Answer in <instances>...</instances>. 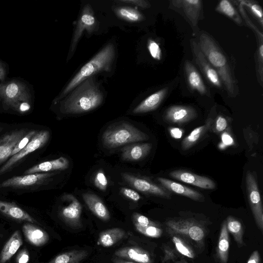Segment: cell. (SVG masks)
<instances>
[{
  "label": "cell",
  "instance_id": "7",
  "mask_svg": "<svg viewBox=\"0 0 263 263\" xmlns=\"http://www.w3.org/2000/svg\"><path fill=\"white\" fill-rule=\"evenodd\" d=\"M50 136L49 131L42 130L36 132L27 145L18 153L12 156L0 168V175L5 174L24 157L42 147L48 141Z\"/></svg>",
  "mask_w": 263,
  "mask_h": 263
},
{
  "label": "cell",
  "instance_id": "52",
  "mask_svg": "<svg viewBox=\"0 0 263 263\" xmlns=\"http://www.w3.org/2000/svg\"><path fill=\"white\" fill-rule=\"evenodd\" d=\"M30 108V106L28 103L26 102H23L20 105L19 109L21 111L25 112L28 110Z\"/></svg>",
  "mask_w": 263,
  "mask_h": 263
},
{
  "label": "cell",
  "instance_id": "23",
  "mask_svg": "<svg viewBox=\"0 0 263 263\" xmlns=\"http://www.w3.org/2000/svg\"><path fill=\"white\" fill-rule=\"evenodd\" d=\"M22 230L26 239L34 246H43L49 240L48 234L44 230L32 223H25L23 226Z\"/></svg>",
  "mask_w": 263,
  "mask_h": 263
},
{
  "label": "cell",
  "instance_id": "49",
  "mask_svg": "<svg viewBox=\"0 0 263 263\" xmlns=\"http://www.w3.org/2000/svg\"><path fill=\"white\" fill-rule=\"evenodd\" d=\"M260 255L257 251H254L251 255L247 263H259Z\"/></svg>",
  "mask_w": 263,
  "mask_h": 263
},
{
  "label": "cell",
  "instance_id": "42",
  "mask_svg": "<svg viewBox=\"0 0 263 263\" xmlns=\"http://www.w3.org/2000/svg\"><path fill=\"white\" fill-rule=\"evenodd\" d=\"M120 191L123 195L134 201H138L141 199V196L138 192L132 189L123 187Z\"/></svg>",
  "mask_w": 263,
  "mask_h": 263
},
{
  "label": "cell",
  "instance_id": "40",
  "mask_svg": "<svg viewBox=\"0 0 263 263\" xmlns=\"http://www.w3.org/2000/svg\"><path fill=\"white\" fill-rule=\"evenodd\" d=\"M148 50L151 56L155 59L160 60L161 50L158 44L153 40H149L147 44Z\"/></svg>",
  "mask_w": 263,
  "mask_h": 263
},
{
  "label": "cell",
  "instance_id": "21",
  "mask_svg": "<svg viewBox=\"0 0 263 263\" xmlns=\"http://www.w3.org/2000/svg\"><path fill=\"white\" fill-rule=\"evenodd\" d=\"M69 165V160L65 157H61L56 159L44 161L35 165L25 171L24 174L26 175L63 170L68 168Z\"/></svg>",
  "mask_w": 263,
  "mask_h": 263
},
{
  "label": "cell",
  "instance_id": "5",
  "mask_svg": "<svg viewBox=\"0 0 263 263\" xmlns=\"http://www.w3.org/2000/svg\"><path fill=\"white\" fill-rule=\"evenodd\" d=\"M166 229L170 234L184 235L198 243L202 242L205 235L201 226L191 219L168 220Z\"/></svg>",
  "mask_w": 263,
  "mask_h": 263
},
{
  "label": "cell",
  "instance_id": "31",
  "mask_svg": "<svg viewBox=\"0 0 263 263\" xmlns=\"http://www.w3.org/2000/svg\"><path fill=\"white\" fill-rule=\"evenodd\" d=\"M226 221L228 231L233 236L238 246H242L243 230L240 222L231 216H228Z\"/></svg>",
  "mask_w": 263,
  "mask_h": 263
},
{
  "label": "cell",
  "instance_id": "39",
  "mask_svg": "<svg viewBox=\"0 0 263 263\" xmlns=\"http://www.w3.org/2000/svg\"><path fill=\"white\" fill-rule=\"evenodd\" d=\"M132 219L135 226H138L141 227H145L149 225L156 224V223L151 221L146 216L138 213H133Z\"/></svg>",
  "mask_w": 263,
  "mask_h": 263
},
{
  "label": "cell",
  "instance_id": "16",
  "mask_svg": "<svg viewBox=\"0 0 263 263\" xmlns=\"http://www.w3.org/2000/svg\"><path fill=\"white\" fill-rule=\"evenodd\" d=\"M157 180L167 191L186 197L195 201L202 202L204 200V197L202 194L192 189L165 178L159 177Z\"/></svg>",
  "mask_w": 263,
  "mask_h": 263
},
{
  "label": "cell",
  "instance_id": "33",
  "mask_svg": "<svg viewBox=\"0 0 263 263\" xmlns=\"http://www.w3.org/2000/svg\"><path fill=\"white\" fill-rule=\"evenodd\" d=\"M216 10L231 18L237 24L240 25L242 20L237 11L230 1L222 0L218 4Z\"/></svg>",
  "mask_w": 263,
  "mask_h": 263
},
{
  "label": "cell",
  "instance_id": "27",
  "mask_svg": "<svg viewBox=\"0 0 263 263\" xmlns=\"http://www.w3.org/2000/svg\"><path fill=\"white\" fill-rule=\"evenodd\" d=\"M126 235L125 231L121 228L107 229L100 233L97 244L103 247H110L125 238Z\"/></svg>",
  "mask_w": 263,
  "mask_h": 263
},
{
  "label": "cell",
  "instance_id": "17",
  "mask_svg": "<svg viewBox=\"0 0 263 263\" xmlns=\"http://www.w3.org/2000/svg\"><path fill=\"white\" fill-rule=\"evenodd\" d=\"M0 212L16 220L37 223L33 217L14 202L0 200Z\"/></svg>",
  "mask_w": 263,
  "mask_h": 263
},
{
  "label": "cell",
  "instance_id": "46",
  "mask_svg": "<svg viewBox=\"0 0 263 263\" xmlns=\"http://www.w3.org/2000/svg\"><path fill=\"white\" fill-rule=\"evenodd\" d=\"M29 261V254L26 249L22 250L16 257L17 263H28Z\"/></svg>",
  "mask_w": 263,
  "mask_h": 263
},
{
  "label": "cell",
  "instance_id": "6",
  "mask_svg": "<svg viewBox=\"0 0 263 263\" xmlns=\"http://www.w3.org/2000/svg\"><path fill=\"white\" fill-rule=\"evenodd\" d=\"M246 190L249 204L258 228L263 230V208L260 192L254 175L248 172L246 174Z\"/></svg>",
  "mask_w": 263,
  "mask_h": 263
},
{
  "label": "cell",
  "instance_id": "37",
  "mask_svg": "<svg viewBox=\"0 0 263 263\" xmlns=\"http://www.w3.org/2000/svg\"><path fill=\"white\" fill-rule=\"evenodd\" d=\"M36 131L35 130H32L28 132L21 139V140L17 143L14 149H13L12 153L11 154L10 157L20 152L23 148H24L27 144L30 142L32 138L35 134Z\"/></svg>",
  "mask_w": 263,
  "mask_h": 263
},
{
  "label": "cell",
  "instance_id": "44",
  "mask_svg": "<svg viewBox=\"0 0 263 263\" xmlns=\"http://www.w3.org/2000/svg\"><path fill=\"white\" fill-rule=\"evenodd\" d=\"M18 91V86L16 83H12L7 86L5 90V93L8 98L12 99L16 96Z\"/></svg>",
  "mask_w": 263,
  "mask_h": 263
},
{
  "label": "cell",
  "instance_id": "2",
  "mask_svg": "<svg viewBox=\"0 0 263 263\" xmlns=\"http://www.w3.org/2000/svg\"><path fill=\"white\" fill-rule=\"evenodd\" d=\"M197 43L207 60L217 72L228 94L234 97L235 81L224 54L213 38L206 33L200 34Z\"/></svg>",
  "mask_w": 263,
  "mask_h": 263
},
{
  "label": "cell",
  "instance_id": "51",
  "mask_svg": "<svg viewBox=\"0 0 263 263\" xmlns=\"http://www.w3.org/2000/svg\"><path fill=\"white\" fill-rule=\"evenodd\" d=\"M222 140L226 145H231L233 143V139L228 134H223L222 137Z\"/></svg>",
  "mask_w": 263,
  "mask_h": 263
},
{
  "label": "cell",
  "instance_id": "38",
  "mask_svg": "<svg viewBox=\"0 0 263 263\" xmlns=\"http://www.w3.org/2000/svg\"><path fill=\"white\" fill-rule=\"evenodd\" d=\"M94 184L99 190L105 191L108 185L107 178L102 170H99L95 175Z\"/></svg>",
  "mask_w": 263,
  "mask_h": 263
},
{
  "label": "cell",
  "instance_id": "41",
  "mask_svg": "<svg viewBox=\"0 0 263 263\" xmlns=\"http://www.w3.org/2000/svg\"><path fill=\"white\" fill-rule=\"evenodd\" d=\"M164 252V257L162 259V262L164 263L169 260H174L177 257V254L175 251L171 248L169 246L164 245L163 247Z\"/></svg>",
  "mask_w": 263,
  "mask_h": 263
},
{
  "label": "cell",
  "instance_id": "32",
  "mask_svg": "<svg viewBox=\"0 0 263 263\" xmlns=\"http://www.w3.org/2000/svg\"><path fill=\"white\" fill-rule=\"evenodd\" d=\"M114 12L119 17L130 22H140L144 18L140 11L130 7H118L114 9Z\"/></svg>",
  "mask_w": 263,
  "mask_h": 263
},
{
  "label": "cell",
  "instance_id": "10",
  "mask_svg": "<svg viewBox=\"0 0 263 263\" xmlns=\"http://www.w3.org/2000/svg\"><path fill=\"white\" fill-rule=\"evenodd\" d=\"M68 204L63 206L59 212L60 216L69 227L77 229L82 227L81 221L82 205L73 196L67 195L64 196Z\"/></svg>",
  "mask_w": 263,
  "mask_h": 263
},
{
  "label": "cell",
  "instance_id": "18",
  "mask_svg": "<svg viewBox=\"0 0 263 263\" xmlns=\"http://www.w3.org/2000/svg\"><path fill=\"white\" fill-rule=\"evenodd\" d=\"M173 5L182 9L185 15L193 26L197 25L202 7L200 0H176L172 1Z\"/></svg>",
  "mask_w": 263,
  "mask_h": 263
},
{
  "label": "cell",
  "instance_id": "9",
  "mask_svg": "<svg viewBox=\"0 0 263 263\" xmlns=\"http://www.w3.org/2000/svg\"><path fill=\"white\" fill-rule=\"evenodd\" d=\"M190 45L194 60L207 80L215 87L221 88L222 83L217 72L207 60L197 42L194 39H191Z\"/></svg>",
  "mask_w": 263,
  "mask_h": 263
},
{
  "label": "cell",
  "instance_id": "47",
  "mask_svg": "<svg viewBox=\"0 0 263 263\" xmlns=\"http://www.w3.org/2000/svg\"><path fill=\"white\" fill-rule=\"evenodd\" d=\"M258 59L259 63V74L261 81H262V61H263V44L261 43L258 50Z\"/></svg>",
  "mask_w": 263,
  "mask_h": 263
},
{
  "label": "cell",
  "instance_id": "28",
  "mask_svg": "<svg viewBox=\"0 0 263 263\" xmlns=\"http://www.w3.org/2000/svg\"><path fill=\"white\" fill-rule=\"evenodd\" d=\"M229 235L226 221L222 223L218 239L216 255L220 263H227L229 250Z\"/></svg>",
  "mask_w": 263,
  "mask_h": 263
},
{
  "label": "cell",
  "instance_id": "55",
  "mask_svg": "<svg viewBox=\"0 0 263 263\" xmlns=\"http://www.w3.org/2000/svg\"><path fill=\"white\" fill-rule=\"evenodd\" d=\"M3 130V127L0 126V132Z\"/></svg>",
  "mask_w": 263,
  "mask_h": 263
},
{
  "label": "cell",
  "instance_id": "3",
  "mask_svg": "<svg viewBox=\"0 0 263 263\" xmlns=\"http://www.w3.org/2000/svg\"><path fill=\"white\" fill-rule=\"evenodd\" d=\"M115 53L114 45L111 43L107 44L76 74L64 89L59 99L66 96L81 82L93 74L109 71L115 60Z\"/></svg>",
  "mask_w": 263,
  "mask_h": 263
},
{
  "label": "cell",
  "instance_id": "34",
  "mask_svg": "<svg viewBox=\"0 0 263 263\" xmlns=\"http://www.w3.org/2000/svg\"><path fill=\"white\" fill-rule=\"evenodd\" d=\"M172 240L176 249L180 254L190 258H194V250L183 239L177 235H174L172 237Z\"/></svg>",
  "mask_w": 263,
  "mask_h": 263
},
{
  "label": "cell",
  "instance_id": "25",
  "mask_svg": "<svg viewBox=\"0 0 263 263\" xmlns=\"http://www.w3.org/2000/svg\"><path fill=\"white\" fill-rule=\"evenodd\" d=\"M167 91V88H163L152 94L133 110L134 114H141L152 111L156 109L161 103Z\"/></svg>",
  "mask_w": 263,
  "mask_h": 263
},
{
  "label": "cell",
  "instance_id": "35",
  "mask_svg": "<svg viewBox=\"0 0 263 263\" xmlns=\"http://www.w3.org/2000/svg\"><path fill=\"white\" fill-rule=\"evenodd\" d=\"M243 6H247L251 12L258 20L261 25H263V13L261 7L254 1H240Z\"/></svg>",
  "mask_w": 263,
  "mask_h": 263
},
{
  "label": "cell",
  "instance_id": "48",
  "mask_svg": "<svg viewBox=\"0 0 263 263\" xmlns=\"http://www.w3.org/2000/svg\"><path fill=\"white\" fill-rule=\"evenodd\" d=\"M120 2L125 3L134 4L142 8H147L151 6L150 4L148 2L143 0H122L120 1Z\"/></svg>",
  "mask_w": 263,
  "mask_h": 263
},
{
  "label": "cell",
  "instance_id": "50",
  "mask_svg": "<svg viewBox=\"0 0 263 263\" xmlns=\"http://www.w3.org/2000/svg\"><path fill=\"white\" fill-rule=\"evenodd\" d=\"M172 136L175 138H179L182 136L181 130L179 128H172L171 130Z\"/></svg>",
  "mask_w": 263,
  "mask_h": 263
},
{
  "label": "cell",
  "instance_id": "43",
  "mask_svg": "<svg viewBox=\"0 0 263 263\" xmlns=\"http://www.w3.org/2000/svg\"><path fill=\"white\" fill-rule=\"evenodd\" d=\"M228 125L226 119L221 115L218 116L216 120L215 130L216 133H219L224 130Z\"/></svg>",
  "mask_w": 263,
  "mask_h": 263
},
{
  "label": "cell",
  "instance_id": "26",
  "mask_svg": "<svg viewBox=\"0 0 263 263\" xmlns=\"http://www.w3.org/2000/svg\"><path fill=\"white\" fill-rule=\"evenodd\" d=\"M23 244L20 231H15L6 243L0 254V263H6L15 254Z\"/></svg>",
  "mask_w": 263,
  "mask_h": 263
},
{
  "label": "cell",
  "instance_id": "13",
  "mask_svg": "<svg viewBox=\"0 0 263 263\" xmlns=\"http://www.w3.org/2000/svg\"><path fill=\"white\" fill-rule=\"evenodd\" d=\"M122 177L130 185L141 192L167 198L170 197V193L166 189L148 180L127 173L123 174Z\"/></svg>",
  "mask_w": 263,
  "mask_h": 263
},
{
  "label": "cell",
  "instance_id": "54",
  "mask_svg": "<svg viewBox=\"0 0 263 263\" xmlns=\"http://www.w3.org/2000/svg\"><path fill=\"white\" fill-rule=\"evenodd\" d=\"M177 263H187V262L184 259H181L179 261L177 262Z\"/></svg>",
  "mask_w": 263,
  "mask_h": 263
},
{
  "label": "cell",
  "instance_id": "11",
  "mask_svg": "<svg viewBox=\"0 0 263 263\" xmlns=\"http://www.w3.org/2000/svg\"><path fill=\"white\" fill-rule=\"evenodd\" d=\"M53 175L49 173H39L14 176L1 182L0 188H25L39 185Z\"/></svg>",
  "mask_w": 263,
  "mask_h": 263
},
{
  "label": "cell",
  "instance_id": "30",
  "mask_svg": "<svg viewBox=\"0 0 263 263\" xmlns=\"http://www.w3.org/2000/svg\"><path fill=\"white\" fill-rule=\"evenodd\" d=\"M88 255V253L86 250H73L59 254L50 261L45 263H80Z\"/></svg>",
  "mask_w": 263,
  "mask_h": 263
},
{
  "label": "cell",
  "instance_id": "53",
  "mask_svg": "<svg viewBox=\"0 0 263 263\" xmlns=\"http://www.w3.org/2000/svg\"><path fill=\"white\" fill-rule=\"evenodd\" d=\"M112 261L114 263H135L131 261H125L119 258H113Z\"/></svg>",
  "mask_w": 263,
  "mask_h": 263
},
{
  "label": "cell",
  "instance_id": "15",
  "mask_svg": "<svg viewBox=\"0 0 263 263\" xmlns=\"http://www.w3.org/2000/svg\"><path fill=\"white\" fill-rule=\"evenodd\" d=\"M27 129L22 128L9 133L0 138V164L11 156L17 143L27 133Z\"/></svg>",
  "mask_w": 263,
  "mask_h": 263
},
{
  "label": "cell",
  "instance_id": "4",
  "mask_svg": "<svg viewBox=\"0 0 263 263\" xmlns=\"http://www.w3.org/2000/svg\"><path fill=\"white\" fill-rule=\"evenodd\" d=\"M144 133L128 123H121L106 130L102 136L104 146L108 148L119 147L125 144L147 140Z\"/></svg>",
  "mask_w": 263,
  "mask_h": 263
},
{
  "label": "cell",
  "instance_id": "19",
  "mask_svg": "<svg viewBox=\"0 0 263 263\" xmlns=\"http://www.w3.org/2000/svg\"><path fill=\"white\" fill-rule=\"evenodd\" d=\"M115 255L121 258L135 261L139 263H152L148 252L139 247H127L116 250Z\"/></svg>",
  "mask_w": 263,
  "mask_h": 263
},
{
  "label": "cell",
  "instance_id": "1",
  "mask_svg": "<svg viewBox=\"0 0 263 263\" xmlns=\"http://www.w3.org/2000/svg\"><path fill=\"white\" fill-rule=\"evenodd\" d=\"M103 99V92L91 77L78 85L62 102L61 110L69 114L88 112L99 106Z\"/></svg>",
  "mask_w": 263,
  "mask_h": 263
},
{
  "label": "cell",
  "instance_id": "20",
  "mask_svg": "<svg viewBox=\"0 0 263 263\" xmlns=\"http://www.w3.org/2000/svg\"><path fill=\"white\" fill-rule=\"evenodd\" d=\"M83 199L89 210L99 218L107 221L110 219V213L102 201L96 195L91 193H84Z\"/></svg>",
  "mask_w": 263,
  "mask_h": 263
},
{
  "label": "cell",
  "instance_id": "29",
  "mask_svg": "<svg viewBox=\"0 0 263 263\" xmlns=\"http://www.w3.org/2000/svg\"><path fill=\"white\" fill-rule=\"evenodd\" d=\"M214 122L211 118H208L204 124L194 129L182 141L181 148L186 151L192 147L211 128Z\"/></svg>",
  "mask_w": 263,
  "mask_h": 263
},
{
  "label": "cell",
  "instance_id": "24",
  "mask_svg": "<svg viewBox=\"0 0 263 263\" xmlns=\"http://www.w3.org/2000/svg\"><path fill=\"white\" fill-rule=\"evenodd\" d=\"M151 148L152 144L149 143L127 145L122 149V157L125 160L138 161L146 157Z\"/></svg>",
  "mask_w": 263,
  "mask_h": 263
},
{
  "label": "cell",
  "instance_id": "22",
  "mask_svg": "<svg viewBox=\"0 0 263 263\" xmlns=\"http://www.w3.org/2000/svg\"><path fill=\"white\" fill-rule=\"evenodd\" d=\"M184 71L190 87L203 95L207 92L206 87L201 77L194 65L186 60L184 63Z\"/></svg>",
  "mask_w": 263,
  "mask_h": 263
},
{
  "label": "cell",
  "instance_id": "14",
  "mask_svg": "<svg viewBox=\"0 0 263 263\" xmlns=\"http://www.w3.org/2000/svg\"><path fill=\"white\" fill-rule=\"evenodd\" d=\"M169 175L176 180L200 188L213 190L216 187L215 182L210 178L195 174L186 170L173 171L170 173Z\"/></svg>",
  "mask_w": 263,
  "mask_h": 263
},
{
  "label": "cell",
  "instance_id": "8",
  "mask_svg": "<svg viewBox=\"0 0 263 263\" xmlns=\"http://www.w3.org/2000/svg\"><path fill=\"white\" fill-rule=\"evenodd\" d=\"M96 26L97 21L92 9L89 4L86 5L82 10L73 34L70 47L69 58L72 56L84 31L86 30L90 33L93 31Z\"/></svg>",
  "mask_w": 263,
  "mask_h": 263
},
{
  "label": "cell",
  "instance_id": "45",
  "mask_svg": "<svg viewBox=\"0 0 263 263\" xmlns=\"http://www.w3.org/2000/svg\"><path fill=\"white\" fill-rule=\"evenodd\" d=\"M239 2H240V1H239ZM239 8L240 13L243 16L245 20H246V21L247 22L248 25H249L253 29H254L255 31L259 37V39L261 40V42L262 43V37H263L262 33L259 31V30L257 29V28L255 26H254L253 25V24L251 21H250V20L247 17V15L246 16V14L245 13V10L243 8V5H242V4L240 2L239 4Z\"/></svg>",
  "mask_w": 263,
  "mask_h": 263
},
{
  "label": "cell",
  "instance_id": "36",
  "mask_svg": "<svg viewBox=\"0 0 263 263\" xmlns=\"http://www.w3.org/2000/svg\"><path fill=\"white\" fill-rule=\"evenodd\" d=\"M135 227L139 232L148 237L158 238L161 236L162 234V230L157 224L149 225L145 227L138 226Z\"/></svg>",
  "mask_w": 263,
  "mask_h": 263
},
{
  "label": "cell",
  "instance_id": "12",
  "mask_svg": "<svg viewBox=\"0 0 263 263\" xmlns=\"http://www.w3.org/2000/svg\"><path fill=\"white\" fill-rule=\"evenodd\" d=\"M197 116L196 110L191 106L173 105L164 112L163 119L167 123L182 124L194 119Z\"/></svg>",
  "mask_w": 263,
  "mask_h": 263
}]
</instances>
